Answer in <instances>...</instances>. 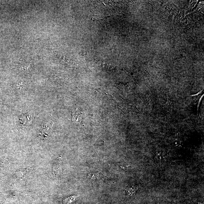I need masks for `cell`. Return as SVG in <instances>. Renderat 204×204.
<instances>
[{
	"label": "cell",
	"instance_id": "obj_1",
	"mask_svg": "<svg viewBox=\"0 0 204 204\" xmlns=\"http://www.w3.org/2000/svg\"><path fill=\"white\" fill-rule=\"evenodd\" d=\"M137 190V188L133 186L127 188L126 189V196L128 197L132 196L136 192Z\"/></svg>",
	"mask_w": 204,
	"mask_h": 204
},
{
	"label": "cell",
	"instance_id": "obj_2",
	"mask_svg": "<svg viewBox=\"0 0 204 204\" xmlns=\"http://www.w3.org/2000/svg\"><path fill=\"white\" fill-rule=\"evenodd\" d=\"M80 114L78 112H75V113L73 114V118L74 119H75V121L76 122L78 123V122H81V116Z\"/></svg>",
	"mask_w": 204,
	"mask_h": 204
}]
</instances>
